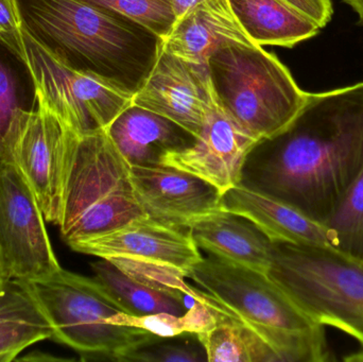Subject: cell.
<instances>
[{"label":"cell","instance_id":"f546056e","mask_svg":"<svg viewBox=\"0 0 363 362\" xmlns=\"http://www.w3.org/2000/svg\"><path fill=\"white\" fill-rule=\"evenodd\" d=\"M205 0H172V9H174L176 18H181L186 13L189 12L194 6L204 2Z\"/></svg>","mask_w":363,"mask_h":362},{"label":"cell","instance_id":"484cf974","mask_svg":"<svg viewBox=\"0 0 363 362\" xmlns=\"http://www.w3.org/2000/svg\"><path fill=\"white\" fill-rule=\"evenodd\" d=\"M133 19L165 38L177 18L172 0H82Z\"/></svg>","mask_w":363,"mask_h":362},{"label":"cell","instance_id":"f1b7e54d","mask_svg":"<svg viewBox=\"0 0 363 362\" xmlns=\"http://www.w3.org/2000/svg\"><path fill=\"white\" fill-rule=\"evenodd\" d=\"M298 12L308 17L320 29L325 27L333 17L332 0H285Z\"/></svg>","mask_w":363,"mask_h":362},{"label":"cell","instance_id":"ac0fdd59","mask_svg":"<svg viewBox=\"0 0 363 362\" xmlns=\"http://www.w3.org/2000/svg\"><path fill=\"white\" fill-rule=\"evenodd\" d=\"M199 249L233 265L268 273L274 244L251 221L220 210L194 221L188 227Z\"/></svg>","mask_w":363,"mask_h":362},{"label":"cell","instance_id":"4dcf8cb0","mask_svg":"<svg viewBox=\"0 0 363 362\" xmlns=\"http://www.w3.org/2000/svg\"><path fill=\"white\" fill-rule=\"evenodd\" d=\"M345 2L357 13L359 23L363 25V0H345Z\"/></svg>","mask_w":363,"mask_h":362},{"label":"cell","instance_id":"8992f818","mask_svg":"<svg viewBox=\"0 0 363 362\" xmlns=\"http://www.w3.org/2000/svg\"><path fill=\"white\" fill-rule=\"evenodd\" d=\"M207 67L220 108L259 142L286 129L306 101L288 68L253 43L219 49Z\"/></svg>","mask_w":363,"mask_h":362},{"label":"cell","instance_id":"8fae6325","mask_svg":"<svg viewBox=\"0 0 363 362\" xmlns=\"http://www.w3.org/2000/svg\"><path fill=\"white\" fill-rule=\"evenodd\" d=\"M216 98L207 65L162 48L155 67L132 102L172 119L198 137Z\"/></svg>","mask_w":363,"mask_h":362},{"label":"cell","instance_id":"cb8c5ba5","mask_svg":"<svg viewBox=\"0 0 363 362\" xmlns=\"http://www.w3.org/2000/svg\"><path fill=\"white\" fill-rule=\"evenodd\" d=\"M325 225L336 250L363 261V167Z\"/></svg>","mask_w":363,"mask_h":362},{"label":"cell","instance_id":"d6986e66","mask_svg":"<svg viewBox=\"0 0 363 362\" xmlns=\"http://www.w3.org/2000/svg\"><path fill=\"white\" fill-rule=\"evenodd\" d=\"M247 38L258 46H296L320 28L285 0H228Z\"/></svg>","mask_w":363,"mask_h":362},{"label":"cell","instance_id":"2e32d148","mask_svg":"<svg viewBox=\"0 0 363 362\" xmlns=\"http://www.w3.org/2000/svg\"><path fill=\"white\" fill-rule=\"evenodd\" d=\"M131 166L160 165L167 153L189 148L196 136L172 119L132 102L106 129Z\"/></svg>","mask_w":363,"mask_h":362},{"label":"cell","instance_id":"3957f363","mask_svg":"<svg viewBox=\"0 0 363 362\" xmlns=\"http://www.w3.org/2000/svg\"><path fill=\"white\" fill-rule=\"evenodd\" d=\"M188 278L259 334L283 362L335 361L324 327L305 316L267 274L209 255Z\"/></svg>","mask_w":363,"mask_h":362},{"label":"cell","instance_id":"9a60e30c","mask_svg":"<svg viewBox=\"0 0 363 362\" xmlns=\"http://www.w3.org/2000/svg\"><path fill=\"white\" fill-rule=\"evenodd\" d=\"M220 208L251 221L273 244L335 249L325 225L242 183L222 193Z\"/></svg>","mask_w":363,"mask_h":362},{"label":"cell","instance_id":"44dd1931","mask_svg":"<svg viewBox=\"0 0 363 362\" xmlns=\"http://www.w3.org/2000/svg\"><path fill=\"white\" fill-rule=\"evenodd\" d=\"M91 266L96 282L110 295L123 314L142 317L166 312L182 316L192 305H188L187 302L194 301L147 286L128 276L108 259H101Z\"/></svg>","mask_w":363,"mask_h":362},{"label":"cell","instance_id":"4fadbf2b","mask_svg":"<svg viewBox=\"0 0 363 362\" xmlns=\"http://www.w3.org/2000/svg\"><path fill=\"white\" fill-rule=\"evenodd\" d=\"M131 179L144 214L164 225L188 230L221 208L215 186L172 166H131Z\"/></svg>","mask_w":363,"mask_h":362},{"label":"cell","instance_id":"30bf717a","mask_svg":"<svg viewBox=\"0 0 363 362\" xmlns=\"http://www.w3.org/2000/svg\"><path fill=\"white\" fill-rule=\"evenodd\" d=\"M45 222L38 199L18 169L9 163L0 166V255L10 280L34 282L61 269Z\"/></svg>","mask_w":363,"mask_h":362},{"label":"cell","instance_id":"5bb4252c","mask_svg":"<svg viewBox=\"0 0 363 362\" xmlns=\"http://www.w3.org/2000/svg\"><path fill=\"white\" fill-rule=\"evenodd\" d=\"M72 250L99 259L123 257L155 264L177 270L186 278L203 259L187 229L164 225L146 215L81 242Z\"/></svg>","mask_w":363,"mask_h":362},{"label":"cell","instance_id":"83f0119b","mask_svg":"<svg viewBox=\"0 0 363 362\" xmlns=\"http://www.w3.org/2000/svg\"><path fill=\"white\" fill-rule=\"evenodd\" d=\"M23 33L17 0H0V42L25 61Z\"/></svg>","mask_w":363,"mask_h":362},{"label":"cell","instance_id":"7c38bea8","mask_svg":"<svg viewBox=\"0 0 363 362\" xmlns=\"http://www.w3.org/2000/svg\"><path fill=\"white\" fill-rule=\"evenodd\" d=\"M258 142L215 101L196 142L185 150L167 153L162 164L194 174L224 193L240 184L249 155Z\"/></svg>","mask_w":363,"mask_h":362},{"label":"cell","instance_id":"7a4b0ae2","mask_svg":"<svg viewBox=\"0 0 363 362\" xmlns=\"http://www.w3.org/2000/svg\"><path fill=\"white\" fill-rule=\"evenodd\" d=\"M23 30L68 67L133 96L163 38L129 17L82 0H17Z\"/></svg>","mask_w":363,"mask_h":362},{"label":"cell","instance_id":"d4e9b609","mask_svg":"<svg viewBox=\"0 0 363 362\" xmlns=\"http://www.w3.org/2000/svg\"><path fill=\"white\" fill-rule=\"evenodd\" d=\"M28 70L25 61L0 42V166L2 144L15 115L30 110L36 102H29L25 94L21 74Z\"/></svg>","mask_w":363,"mask_h":362},{"label":"cell","instance_id":"6da1fadb","mask_svg":"<svg viewBox=\"0 0 363 362\" xmlns=\"http://www.w3.org/2000/svg\"><path fill=\"white\" fill-rule=\"evenodd\" d=\"M250 188L325 225L363 167V82L307 94L281 133L258 142Z\"/></svg>","mask_w":363,"mask_h":362},{"label":"cell","instance_id":"4316f807","mask_svg":"<svg viewBox=\"0 0 363 362\" xmlns=\"http://www.w3.org/2000/svg\"><path fill=\"white\" fill-rule=\"evenodd\" d=\"M183 336V335H182ZM159 338L140 344L119 355L117 362H202L207 355L198 338Z\"/></svg>","mask_w":363,"mask_h":362},{"label":"cell","instance_id":"7402d4cb","mask_svg":"<svg viewBox=\"0 0 363 362\" xmlns=\"http://www.w3.org/2000/svg\"><path fill=\"white\" fill-rule=\"evenodd\" d=\"M216 323L196 334L209 362H283L259 334L225 310H211Z\"/></svg>","mask_w":363,"mask_h":362},{"label":"cell","instance_id":"9c48e42d","mask_svg":"<svg viewBox=\"0 0 363 362\" xmlns=\"http://www.w3.org/2000/svg\"><path fill=\"white\" fill-rule=\"evenodd\" d=\"M25 63L35 91L78 135L106 130L133 96L62 63L23 30Z\"/></svg>","mask_w":363,"mask_h":362},{"label":"cell","instance_id":"ba28073f","mask_svg":"<svg viewBox=\"0 0 363 362\" xmlns=\"http://www.w3.org/2000/svg\"><path fill=\"white\" fill-rule=\"evenodd\" d=\"M35 97V106L19 111L13 118L2 144V163L18 169L46 222L59 225L70 128L36 91Z\"/></svg>","mask_w":363,"mask_h":362},{"label":"cell","instance_id":"e0dca14e","mask_svg":"<svg viewBox=\"0 0 363 362\" xmlns=\"http://www.w3.org/2000/svg\"><path fill=\"white\" fill-rule=\"evenodd\" d=\"M251 43L228 0H205L177 19L163 48L185 61L207 65L219 49Z\"/></svg>","mask_w":363,"mask_h":362},{"label":"cell","instance_id":"1f68e13d","mask_svg":"<svg viewBox=\"0 0 363 362\" xmlns=\"http://www.w3.org/2000/svg\"><path fill=\"white\" fill-rule=\"evenodd\" d=\"M9 280H10V278L6 276L4 263H2L1 255H0V289H2V287L6 285V283L8 282Z\"/></svg>","mask_w":363,"mask_h":362},{"label":"cell","instance_id":"ffe728a7","mask_svg":"<svg viewBox=\"0 0 363 362\" xmlns=\"http://www.w3.org/2000/svg\"><path fill=\"white\" fill-rule=\"evenodd\" d=\"M52 327L23 281L0 289V362L16 361L23 351L52 338Z\"/></svg>","mask_w":363,"mask_h":362},{"label":"cell","instance_id":"52a82bcc","mask_svg":"<svg viewBox=\"0 0 363 362\" xmlns=\"http://www.w3.org/2000/svg\"><path fill=\"white\" fill-rule=\"evenodd\" d=\"M23 283L52 327L51 340L76 351L82 361H115L125 351L161 338L138 327L110 324L123 310L94 278L61 268L44 280Z\"/></svg>","mask_w":363,"mask_h":362},{"label":"cell","instance_id":"5b68a950","mask_svg":"<svg viewBox=\"0 0 363 362\" xmlns=\"http://www.w3.org/2000/svg\"><path fill=\"white\" fill-rule=\"evenodd\" d=\"M267 276L315 324L355 339L343 361L363 362V261L336 249L274 244Z\"/></svg>","mask_w":363,"mask_h":362},{"label":"cell","instance_id":"277c9868","mask_svg":"<svg viewBox=\"0 0 363 362\" xmlns=\"http://www.w3.org/2000/svg\"><path fill=\"white\" fill-rule=\"evenodd\" d=\"M144 215L134 191L131 165L106 130L78 135L70 129L57 225L63 242L72 250Z\"/></svg>","mask_w":363,"mask_h":362},{"label":"cell","instance_id":"603a6c76","mask_svg":"<svg viewBox=\"0 0 363 362\" xmlns=\"http://www.w3.org/2000/svg\"><path fill=\"white\" fill-rule=\"evenodd\" d=\"M108 323L138 327L150 332L157 337L170 338L190 334L196 335L208 331L215 325L216 317L208 306L194 300L187 312L182 316L162 312L136 317L121 312L112 317Z\"/></svg>","mask_w":363,"mask_h":362}]
</instances>
